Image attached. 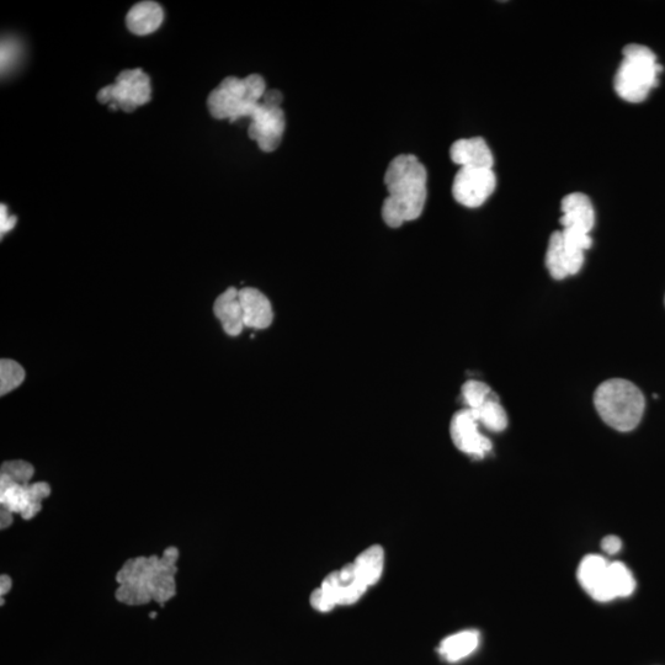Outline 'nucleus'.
<instances>
[{"mask_svg": "<svg viewBox=\"0 0 665 665\" xmlns=\"http://www.w3.org/2000/svg\"><path fill=\"white\" fill-rule=\"evenodd\" d=\"M470 409H462L452 417L450 425L451 439L457 449L476 459H483L492 450L491 440L484 436Z\"/></svg>", "mask_w": 665, "mask_h": 665, "instance_id": "10", "label": "nucleus"}, {"mask_svg": "<svg viewBox=\"0 0 665 665\" xmlns=\"http://www.w3.org/2000/svg\"><path fill=\"white\" fill-rule=\"evenodd\" d=\"M601 419L619 432H631L645 413L646 399L632 382L614 379L601 383L594 395Z\"/></svg>", "mask_w": 665, "mask_h": 665, "instance_id": "3", "label": "nucleus"}, {"mask_svg": "<svg viewBox=\"0 0 665 665\" xmlns=\"http://www.w3.org/2000/svg\"><path fill=\"white\" fill-rule=\"evenodd\" d=\"M493 393L492 388L481 381H467L462 386V399H464L467 409L480 407Z\"/></svg>", "mask_w": 665, "mask_h": 665, "instance_id": "21", "label": "nucleus"}, {"mask_svg": "<svg viewBox=\"0 0 665 665\" xmlns=\"http://www.w3.org/2000/svg\"><path fill=\"white\" fill-rule=\"evenodd\" d=\"M470 411L481 427L491 430V432L500 433L508 427L507 412L500 404L496 393H493L480 407L470 409Z\"/></svg>", "mask_w": 665, "mask_h": 665, "instance_id": "18", "label": "nucleus"}, {"mask_svg": "<svg viewBox=\"0 0 665 665\" xmlns=\"http://www.w3.org/2000/svg\"><path fill=\"white\" fill-rule=\"evenodd\" d=\"M19 56L18 45L14 41H3L2 44V72L9 71L17 62Z\"/></svg>", "mask_w": 665, "mask_h": 665, "instance_id": "23", "label": "nucleus"}, {"mask_svg": "<svg viewBox=\"0 0 665 665\" xmlns=\"http://www.w3.org/2000/svg\"><path fill=\"white\" fill-rule=\"evenodd\" d=\"M427 182V169L416 156L401 154L393 159L385 174L388 198L382 205V218L387 226L398 228L422 216L428 196Z\"/></svg>", "mask_w": 665, "mask_h": 665, "instance_id": "2", "label": "nucleus"}, {"mask_svg": "<svg viewBox=\"0 0 665 665\" xmlns=\"http://www.w3.org/2000/svg\"><path fill=\"white\" fill-rule=\"evenodd\" d=\"M34 468L24 461L7 462L2 468V481L26 484L33 477Z\"/></svg>", "mask_w": 665, "mask_h": 665, "instance_id": "22", "label": "nucleus"}, {"mask_svg": "<svg viewBox=\"0 0 665 665\" xmlns=\"http://www.w3.org/2000/svg\"><path fill=\"white\" fill-rule=\"evenodd\" d=\"M661 72L662 66L652 50L642 45H627L614 79L615 92L629 103H642L657 87Z\"/></svg>", "mask_w": 665, "mask_h": 665, "instance_id": "5", "label": "nucleus"}, {"mask_svg": "<svg viewBox=\"0 0 665 665\" xmlns=\"http://www.w3.org/2000/svg\"><path fill=\"white\" fill-rule=\"evenodd\" d=\"M609 563L605 558L598 555H590L584 558L578 569V579L585 592L601 603L609 600L608 582Z\"/></svg>", "mask_w": 665, "mask_h": 665, "instance_id": "14", "label": "nucleus"}, {"mask_svg": "<svg viewBox=\"0 0 665 665\" xmlns=\"http://www.w3.org/2000/svg\"><path fill=\"white\" fill-rule=\"evenodd\" d=\"M497 186L492 169L461 168L452 184V195L460 205L476 209L486 202Z\"/></svg>", "mask_w": 665, "mask_h": 665, "instance_id": "8", "label": "nucleus"}, {"mask_svg": "<svg viewBox=\"0 0 665 665\" xmlns=\"http://www.w3.org/2000/svg\"><path fill=\"white\" fill-rule=\"evenodd\" d=\"M248 135L250 140L258 143L260 150L270 153L278 150L283 140L286 120L281 106L262 103L250 117Z\"/></svg>", "mask_w": 665, "mask_h": 665, "instance_id": "9", "label": "nucleus"}, {"mask_svg": "<svg viewBox=\"0 0 665 665\" xmlns=\"http://www.w3.org/2000/svg\"><path fill=\"white\" fill-rule=\"evenodd\" d=\"M478 645H480V633L473 630L462 631L441 641L438 652L445 661L455 663L470 656Z\"/></svg>", "mask_w": 665, "mask_h": 665, "instance_id": "17", "label": "nucleus"}, {"mask_svg": "<svg viewBox=\"0 0 665 665\" xmlns=\"http://www.w3.org/2000/svg\"><path fill=\"white\" fill-rule=\"evenodd\" d=\"M601 547H603L605 552L610 553V555H615V553L621 550L622 542L617 536H608L603 540Z\"/></svg>", "mask_w": 665, "mask_h": 665, "instance_id": "25", "label": "nucleus"}, {"mask_svg": "<svg viewBox=\"0 0 665 665\" xmlns=\"http://www.w3.org/2000/svg\"><path fill=\"white\" fill-rule=\"evenodd\" d=\"M25 370L17 361L3 359L0 361V395L17 390L25 380Z\"/></svg>", "mask_w": 665, "mask_h": 665, "instance_id": "20", "label": "nucleus"}, {"mask_svg": "<svg viewBox=\"0 0 665 665\" xmlns=\"http://www.w3.org/2000/svg\"><path fill=\"white\" fill-rule=\"evenodd\" d=\"M15 226H17V217L9 216L7 206L3 204L0 206V232H2V237L12 231Z\"/></svg>", "mask_w": 665, "mask_h": 665, "instance_id": "24", "label": "nucleus"}, {"mask_svg": "<svg viewBox=\"0 0 665 665\" xmlns=\"http://www.w3.org/2000/svg\"><path fill=\"white\" fill-rule=\"evenodd\" d=\"M561 225L563 230L590 234L595 225V212L587 195L573 193L562 200Z\"/></svg>", "mask_w": 665, "mask_h": 665, "instance_id": "11", "label": "nucleus"}, {"mask_svg": "<svg viewBox=\"0 0 665 665\" xmlns=\"http://www.w3.org/2000/svg\"><path fill=\"white\" fill-rule=\"evenodd\" d=\"M100 104H108L111 110L132 113L152 99L151 78L143 69H127L117 76L115 83L99 90Z\"/></svg>", "mask_w": 665, "mask_h": 665, "instance_id": "7", "label": "nucleus"}, {"mask_svg": "<svg viewBox=\"0 0 665 665\" xmlns=\"http://www.w3.org/2000/svg\"><path fill=\"white\" fill-rule=\"evenodd\" d=\"M606 589H608L610 601L616 598L630 597V595L635 592V578H633L630 569L627 568L624 563H609Z\"/></svg>", "mask_w": 665, "mask_h": 665, "instance_id": "19", "label": "nucleus"}, {"mask_svg": "<svg viewBox=\"0 0 665 665\" xmlns=\"http://www.w3.org/2000/svg\"><path fill=\"white\" fill-rule=\"evenodd\" d=\"M284 97L279 90L273 89V90H266V93L264 94L263 101L266 104L270 105H275V106H281V103H283Z\"/></svg>", "mask_w": 665, "mask_h": 665, "instance_id": "26", "label": "nucleus"}, {"mask_svg": "<svg viewBox=\"0 0 665 665\" xmlns=\"http://www.w3.org/2000/svg\"><path fill=\"white\" fill-rule=\"evenodd\" d=\"M266 93L264 78L250 74L246 78L227 77L209 95L207 108L217 120L236 122L252 117Z\"/></svg>", "mask_w": 665, "mask_h": 665, "instance_id": "4", "label": "nucleus"}, {"mask_svg": "<svg viewBox=\"0 0 665 665\" xmlns=\"http://www.w3.org/2000/svg\"><path fill=\"white\" fill-rule=\"evenodd\" d=\"M385 567V551L374 545L361 552L353 563L329 573L321 587L311 594V605L319 613H328L335 606L358 603L367 589L380 581Z\"/></svg>", "mask_w": 665, "mask_h": 665, "instance_id": "1", "label": "nucleus"}, {"mask_svg": "<svg viewBox=\"0 0 665 665\" xmlns=\"http://www.w3.org/2000/svg\"><path fill=\"white\" fill-rule=\"evenodd\" d=\"M239 291L230 287L217 297L214 305V313L218 321L221 322L223 331L231 337L243 332L244 317L241 301H239Z\"/></svg>", "mask_w": 665, "mask_h": 665, "instance_id": "15", "label": "nucleus"}, {"mask_svg": "<svg viewBox=\"0 0 665 665\" xmlns=\"http://www.w3.org/2000/svg\"><path fill=\"white\" fill-rule=\"evenodd\" d=\"M592 247L590 234L571 230L552 234L546 253V266L553 279L576 275L584 264V253Z\"/></svg>", "mask_w": 665, "mask_h": 665, "instance_id": "6", "label": "nucleus"}, {"mask_svg": "<svg viewBox=\"0 0 665 665\" xmlns=\"http://www.w3.org/2000/svg\"><path fill=\"white\" fill-rule=\"evenodd\" d=\"M450 157L461 168L492 169L494 163L492 151L481 137L456 141L450 148Z\"/></svg>", "mask_w": 665, "mask_h": 665, "instance_id": "12", "label": "nucleus"}, {"mask_svg": "<svg viewBox=\"0 0 665 665\" xmlns=\"http://www.w3.org/2000/svg\"><path fill=\"white\" fill-rule=\"evenodd\" d=\"M164 12L156 2H141L133 5L126 15V26L133 35L146 36L161 28Z\"/></svg>", "mask_w": 665, "mask_h": 665, "instance_id": "16", "label": "nucleus"}, {"mask_svg": "<svg viewBox=\"0 0 665 665\" xmlns=\"http://www.w3.org/2000/svg\"><path fill=\"white\" fill-rule=\"evenodd\" d=\"M239 301H241L244 326L253 329H266L274 321V312L271 303L263 292L253 287L239 290Z\"/></svg>", "mask_w": 665, "mask_h": 665, "instance_id": "13", "label": "nucleus"}]
</instances>
